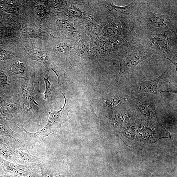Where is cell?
<instances>
[{"instance_id":"6da1fadb","label":"cell","mask_w":177,"mask_h":177,"mask_svg":"<svg viewBox=\"0 0 177 177\" xmlns=\"http://www.w3.org/2000/svg\"><path fill=\"white\" fill-rule=\"evenodd\" d=\"M65 99L63 106L58 111L50 112L49 117L46 125L42 129L35 133L28 132L22 125L18 127L26 135L27 142L33 148L37 142L43 144L44 139L51 134H55L61 127L62 125L67 121L69 112L75 107L70 106L68 104V100L65 94L62 93Z\"/></svg>"},{"instance_id":"7a4b0ae2","label":"cell","mask_w":177,"mask_h":177,"mask_svg":"<svg viewBox=\"0 0 177 177\" xmlns=\"http://www.w3.org/2000/svg\"><path fill=\"white\" fill-rule=\"evenodd\" d=\"M146 38V48L164 55H171L174 53L176 54V35L173 30L149 34Z\"/></svg>"},{"instance_id":"3957f363","label":"cell","mask_w":177,"mask_h":177,"mask_svg":"<svg viewBox=\"0 0 177 177\" xmlns=\"http://www.w3.org/2000/svg\"><path fill=\"white\" fill-rule=\"evenodd\" d=\"M141 25L149 34L164 31L171 30L172 19L170 15L145 11L139 16Z\"/></svg>"},{"instance_id":"277c9868","label":"cell","mask_w":177,"mask_h":177,"mask_svg":"<svg viewBox=\"0 0 177 177\" xmlns=\"http://www.w3.org/2000/svg\"><path fill=\"white\" fill-rule=\"evenodd\" d=\"M155 53L154 50L143 46H136L128 52L120 60V70L116 81L118 82L119 79L133 70L140 62L152 57Z\"/></svg>"},{"instance_id":"5b68a950","label":"cell","mask_w":177,"mask_h":177,"mask_svg":"<svg viewBox=\"0 0 177 177\" xmlns=\"http://www.w3.org/2000/svg\"><path fill=\"white\" fill-rule=\"evenodd\" d=\"M12 156L16 163H19L20 164L31 165L39 164L42 162L41 159L32 155L25 145H16L14 150Z\"/></svg>"},{"instance_id":"8992f818","label":"cell","mask_w":177,"mask_h":177,"mask_svg":"<svg viewBox=\"0 0 177 177\" xmlns=\"http://www.w3.org/2000/svg\"><path fill=\"white\" fill-rule=\"evenodd\" d=\"M4 165L6 171L14 175L22 177L32 176L31 172L27 165L7 162H4Z\"/></svg>"},{"instance_id":"52a82bcc","label":"cell","mask_w":177,"mask_h":177,"mask_svg":"<svg viewBox=\"0 0 177 177\" xmlns=\"http://www.w3.org/2000/svg\"><path fill=\"white\" fill-rule=\"evenodd\" d=\"M167 72H165L156 78L150 81L143 82L139 87V89L142 92L149 94H158V87L160 80L166 75Z\"/></svg>"},{"instance_id":"ba28073f","label":"cell","mask_w":177,"mask_h":177,"mask_svg":"<svg viewBox=\"0 0 177 177\" xmlns=\"http://www.w3.org/2000/svg\"><path fill=\"white\" fill-rule=\"evenodd\" d=\"M39 34V32L33 28H27L24 29L22 31V34L27 37H35Z\"/></svg>"},{"instance_id":"9c48e42d","label":"cell","mask_w":177,"mask_h":177,"mask_svg":"<svg viewBox=\"0 0 177 177\" xmlns=\"http://www.w3.org/2000/svg\"><path fill=\"white\" fill-rule=\"evenodd\" d=\"M32 59L42 62L45 65V58L41 52H35V53H28Z\"/></svg>"},{"instance_id":"30bf717a","label":"cell","mask_w":177,"mask_h":177,"mask_svg":"<svg viewBox=\"0 0 177 177\" xmlns=\"http://www.w3.org/2000/svg\"><path fill=\"white\" fill-rule=\"evenodd\" d=\"M44 80L45 84L46 90L45 93L43 95V97L44 99H46L51 94L53 87L48 80L47 76H45V77H44Z\"/></svg>"},{"instance_id":"8fae6325","label":"cell","mask_w":177,"mask_h":177,"mask_svg":"<svg viewBox=\"0 0 177 177\" xmlns=\"http://www.w3.org/2000/svg\"><path fill=\"white\" fill-rule=\"evenodd\" d=\"M11 35V32L9 28L0 27V37L3 38L9 37Z\"/></svg>"},{"instance_id":"7c38bea8","label":"cell","mask_w":177,"mask_h":177,"mask_svg":"<svg viewBox=\"0 0 177 177\" xmlns=\"http://www.w3.org/2000/svg\"><path fill=\"white\" fill-rule=\"evenodd\" d=\"M58 76V82L59 85H61L64 84H67L68 83V80L65 75L60 74L58 72L55 71L53 70Z\"/></svg>"},{"instance_id":"4fadbf2b","label":"cell","mask_w":177,"mask_h":177,"mask_svg":"<svg viewBox=\"0 0 177 177\" xmlns=\"http://www.w3.org/2000/svg\"><path fill=\"white\" fill-rule=\"evenodd\" d=\"M35 10L36 13L41 16H43L45 13V9L42 5H38L35 7Z\"/></svg>"},{"instance_id":"5bb4252c","label":"cell","mask_w":177,"mask_h":177,"mask_svg":"<svg viewBox=\"0 0 177 177\" xmlns=\"http://www.w3.org/2000/svg\"><path fill=\"white\" fill-rule=\"evenodd\" d=\"M12 69L14 73L16 74H21L24 72L23 68L21 66L18 65H14Z\"/></svg>"},{"instance_id":"9a60e30c","label":"cell","mask_w":177,"mask_h":177,"mask_svg":"<svg viewBox=\"0 0 177 177\" xmlns=\"http://www.w3.org/2000/svg\"><path fill=\"white\" fill-rule=\"evenodd\" d=\"M120 101V100L118 98H111L107 101V104L109 105L114 106L117 105Z\"/></svg>"},{"instance_id":"2e32d148","label":"cell","mask_w":177,"mask_h":177,"mask_svg":"<svg viewBox=\"0 0 177 177\" xmlns=\"http://www.w3.org/2000/svg\"><path fill=\"white\" fill-rule=\"evenodd\" d=\"M42 163V162L39 164L40 167L41 168L42 177H51L50 175L47 172L45 167L43 165Z\"/></svg>"},{"instance_id":"e0dca14e","label":"cell","mask_w":177,"mask_h":177,"mask_svg":"<svg viewBox=\"0 0 177 177\" xmlns=\"http://www.w3.org/2000/svg\"><path fill=\"white\" fill-rule=\"evenodd\" d=\"M4 11L8 13L13 12L14 10V6L10 4H6L3 7Z\"/></svg>"},{"instance_id":"ac0fdd59","label":"cell","mask_w":177,"mask_h":177,"mask_svg":"<svg viewBox=\"0 0 177 177\" xmlns=\"http://www.w3.org/2000/svg\"><path fill=\"white\" fill-rule=\"evenodd\" d=\"M140 110L144 115L148 116L149 114V112L146 106L143 104L139 105Z\"/></svg>"},{"instance_id":"d6986e66","label":"cell","mask_w":177,"mask_h":177,"mask_svg":"<svg viewBox=\"0 0 177 177\" xmlns=\"http://www.w3.org/2000/svg\"><path fill=\"white\" fill-rule=\"evenodd\" d=\"M10 52L8 51H4L2 53L1 58L3 60H6L9 58Z\"/></svg>"},{"instance_id":"ffe728a7","label":"cell","mask_w":177,"mask_h":177,"mask_svg":"<svg viewBox=\"0 0 177 177\" xmlns=\"http://www.w3.org/2000/svg\"><path fill=\"white\" fill-rule=\"evenodd\" d=\"M163 92H168L172 93H177L176 90L175 88H174L173 87L171 86L168 87L166 90L161 92L160 93Z\"/></svg>"},{"instance_id":"44dd1931","label":"cell","mask_w":177,"mask_h":177,"mask_svg":"<svg viewBox=\"0 0 177 177\" xmlns=\"http://www.w3.org/2000/svg\"><path fill=\"white\" fill-rule=\"evenodd\" d=\"M7 78L6 75L2 73H0V83H3L6 82Z\"/></svg>"},{"instance_id":"7402d4cb","label":"cell","mask_w":177,"mask_h":177,"mask_svg":"<svg viewBox=\"0 0 177 177\" xmlns=\"http://www.w3.org/2000/svg\"><path fill=\"white\" fill-rule=\"evenodd\" d=\"M10 177V176H7V177Z\"/></svg>"}]
</instances>
